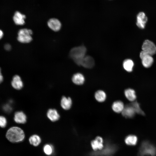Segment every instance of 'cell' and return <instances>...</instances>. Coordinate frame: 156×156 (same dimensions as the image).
<instances>
[{
  "mask_svg": "<svg viewBox=\"0 0 156 156\" xmlns=\"http://www.w3.org/2000/svg\"><path fill=\"white\" fill-rule=\"evenodd\" d=\"M6 136L10 142H17L22 141L24 139L25 135L23 131L21 128L13 127L8 129Z\"/></svg>",
  "mask_w": 156,
  "mask_h": 156,
  "instance_id": "cell-1",
  "label": "cell"
},
{
  "mask_svg": "<svg viewBox=\"0 0 156 156\" xmlns=\"http://www.w3.org/2000/svg\"><path fill=\"white\" fill-rule=\"evenodd\" d=\"M86 49L83 46L75 47L71 49L69 55L77 65H80L81 60L86 56Z\"/></svg>",
  "mask_w": 156,
  "mask_h": 156,
  "instance_id": "cell-2",
  "label": "cell"
},
{
  "mask_svg": "<svg viewBox=\"0 0 156 156\" xmlns=\"http://www.w3.org/2000/svg\"><path fill=\"white\" fill-rule=\"evenodd\" d=\"M156 154V148L153 145L147 142L142 143L139 149V156H154Z\"/></svg>",
  "mask_w": 156,
  "mask_h": 156,
  "instance_id": "cell-3",
  "label": "cell"
},
{
  "mask_svg": "<svg viewBox=\"0 0 156 156\" xmlns=\"http://www.w3.org/2000/svg\"><path fill=\"white\" fill-rule=\"evenodd\" d=\"M32 31L30 29L23 28L19 30L18 33L17 40L22 43H28L32 40Z\"/></svg>",
  "mask_w": 156,
  "mask_h": 156,
  "instance_id": "cell-4",
  "label": "cell"
},
{
  "mask_svg": "<svg viewBox=\"0 0 156 156\" xmlns=\"http://www.w3.org/2000/svg\"><path fill=\"white\" fill-rule=\"evenodd\" d=\"M115 150L114 146L108 144L101 150L93 152L92 155V156H110L114 153Z\"/></svg>",
  "mask_w": 156,
  "mask_h": 156,
  "instance_id": "cell-5",
  "label": "cell"
},
{
  "mask_svg": "<svg viewBox=\"0 0 156 156\" xmlns=\"http://www.w3.org/2000/svg\"><path fill=\"white\" fill-rule=\"evenodd\" d=\"M142 48V50L152 56L156 53V46L154 43L149 40L144 41Z\"/></svg>",
  "mask_w": 156,
  "mask_h": 156,
  "instance_id": "cell-6",
  "label": "cell"
},
{
  "mask_svg": "<svg viewBox=\"0 0 156 156\" xmlns=\"http://www.w3.org/2000/svg\"><path fill=\"white\" fill-rule=\"evenodd\" d=\"M140 56L142 64L144 67L148 68L151 66L154 61L152 55L142 50L140 53Z\"/></svg>",
  "mask_w": 156,
  "mask_h": 156,
  "instance_id": "cell-7",
  "label": "cell"
},
{
  "mask_svg": "<svg viewBox=\"0 0 156 156\" xmlns=\"http://www.w3.org/2000/svg\"><path fill=\"white\" fill-rule=\"evenodd\" d=\"M136 113L135 110L131 103L125 106L122 112V116L126 118L133 117Z\"/></svg>",
  "mask_w": 156,
  "mask_h": 156,
  "instance_id": "cell-8",
  "label": "cell"
},
{
  "mask_svg": "<svg viewBox=\"0 0 156 156\" xmlns=\"http://www.w3.org/2000/svg\"><path fill=\"white\" fill-rule=\"evenodd\" d=\"M48 27L54 31H57L61 29L62 24L61 22L56 18H51L47 22Z\"/></svg>",
  "mask_w": 156,
  "mask_h": 156,
  "instance_id": "cell-9",
  "label": "cell"
},
{
  "mask_svg": "<svg viewBox=\"0 0 156 156\" xmlns=\"http://www.w3.org/2000/svg\"><path fill=\"white\" fill-rule=\"evenodd\" d=\"M147 20V18L144 13L143 12H140L137 16V25L140 28L144 29Z\"/></svg>",
  "mask_w": 156,
  "mask_h": 156,
  "instance_id": "cell-10",
  "label": "cell"
},
{
  "mask_svg": "<svg viewBox=\"0 0 156 156\" xmlns=\"http://www.w3.org/2000/svg\"><path fill=\"white\" fill-rule=\"evenodd\" d=\"M94 64L93 58L89 56H85L81 60L80 65L86 68H91Z\"/></svg>",
  "mask_w": 156,
  "mask_h": 156,
  "instance_id": "cell-11",
  "label": "cell"
},
{
  "mask_svg": "<svg viewBox=\"0 0 156 156\" xmlns=\"http://www.w3.org/2000/svg\"><path fill=\"white\" fill-rule=\"evenodd\" d=\"M91 145L92 149L94 151L101 150L104 147L102 138L100 136H97L95 140L91 142Z\"/></svg>",
  "mask_w": 156,
  "mask_h": 156,
  "instance_id": "cell-12",
  "label": "cell"
},
{
  "mask_svg": "<svg viewBox=\"0 0 156 156\" xmlns=\"http://www.w3.org/2000/svg\"><path fill=\"white\" fill-rule=\"evenodd\" d=\"M26 16L20 12L16 11L13 17V20L15 23L17 25H23L25 23Z\"/></svg>",
  "mask_w": 156,
  "mask_h": 156,
  "instance_id": "cell-13",
  "label": "cell"
},
{
  "mask_svg": "<svg viewBox=\"0 0 156 156\" xmlns=\"http://www.w3.org/2000/svg\"><path fill=\"white\" fill-rule=\"evenodd\" d=\"M11 84L12 87L17 90L21 89L23 87V83L21 79L18 75H16L13 77Z\"/></svg>",
  "mask_w": 156,
  "mask_h": 156,
  "instance_id": "cell-14",
  "label": "cell"
},
{
  "mask_svg": "<svg viewBox=\"0 0 156 156\" xmlns=\"http://www.w3.org/2000/svg\"><path fill=\"white\" fill-rule=\"evenodd\" d=\"M14 118L16 123L24 124L27 121V118L26 115L23 112L20 111L15 113Z\"/></svg>",
  "mask_w": 156,
  "mask_h": 156,
  "instance_id": "cell-15",
  "label": "cell"
},
{
  "mask_svg": "<svg viewBox=\"0 0 156 156\" xmlns=\"http://www.w3.org/2000/svg\"><path fill=\"white\" fill-rule=\"evenodd\" d=\"M47 116L48 118L53 122L57 121L60 118V115L57 111L53 109H50L48 110Z\"/></svg>",
  "mask_w": 156,
  "mask_h": 156,
  "instance_id": "cell-16",
  "label": "cell"
},
{
  "mask_svg": "<svg viewBox=\"0 0 156 156\" xmlns=\"http://www.w3.org/2000/svg\"><path fill=\"white\" fill-rule=\"evenodd\" d=\"M60 104L62 107L64 109L68 110L71 108L72 106V100L69 97L63 96L62 98Z\"/></svg>",
  "mask_w": 156,
  "mask_h": 156,
  "instance_id": "cell-17",
  "label": "cell"
},
{
  "mask_svg": "<svg viewBox=\"0 0 156 156\" xmlns=\"http://www.w3.org/2000/svg\"><path fill=\"white\" fill-rule=\"evenodd\" d=\"M72 81L75 84L81 85L84 83L85 78L82 74L77 73L73 75L72 77Z\"/></svg>",
  "mask_w": 156,
  "mask_h": 156,
  "instance_id": "cell-18",
  "label": "cell"
},
{
  "mask_svg": "<svg viewBox=\"0 0 156 156\" xmlns=\"http://www.w3.org/2000/svg\"><path fill=\"white\" fill-rule=\"evenodd\" d=\"M123 103L121 101H117L114 102L112 105V108L115 112H122L124 108Z\"/></svg>",
  "mask_w": 156,
  "mask_h": 156,
  "instance_id": "cell-19",
  "label": "cell"
},
{
  "mask_svg": "<svg viewBox=\"0 0 156 156\" xmlns=\"http://www.w3.org/2000/svg\"><path fill=\"white\" fill-rule=\"evenodd\" d=\"M124 93L125 97L129 101L132 102L135 100L136 96L135 91L133 89H127L125 91Z\"/></svg>",
  "mask_w": 156,
  "mask_h": 156,
  "instance_id": "cell-20",
  "label": "cell"
},
{
  "mask_svg": "<svg viewBox=\"0 0 156 156\" xmlns=\"http://www.w3.org/2000/svg\"><path fill=\"white\" fill-rule=\"evenodd\" d=\"M94 96L96 101L100 102H102L105 100L106 95L104 91L100 90L97 91L95 92Z\"/></svg>",
  "mask_w": 156,
  "mask_h": 156,
  "instance_id": "cell-21",
  "label": "cell"
},
{
  "mask_svg": "<svg viewBox=\"0 0 156 156\" xmlns=\"http://www.w3.org/2000/svg\"><path fill=\"white\" fill-rule=\"evenodd\" d=\"M123 66L125 70L128 72H131L133 70L134 63L131 59H126L124 61Z\"/></svg>",
  "mask_w": 156,
  "mask_h": 156,
  "instance_id": "cell-22",
  "label": "cell"
},
{
  "mask_svg": "<svg viewBox=\"0 0 156 156\" xmlns=\"http://www.w3.org/2000/svg\"><path fill=\"white\" fill-rule=\"evenodd\" d=\"M138 141L137 137L134 135H130L125 139L126 144L129 145L133 146L136 144Z\"/></svg>",
  "mask_w": 156,
  "mask_h": 156,
  "instance_id": "cell-23",
  "label": "cell"
},
{
  "mask_svg": "<svg viewBox=\"0 0 156 156\" xmlns=\"http://www.w3.org/2000/svg\"><path fill=\"white\" fill-rule=\"evenodd\" d=\"M29 141L31 144L36 146L40 144L41 142V139L38 135H34L29 138Z\"/></svg>",
  "mask_w": 156,
  "mask_h": 156,
  "instance_id": "cell-24",
  "label": "cell"
},
{
  "mask_svg": "<svg viewBox=\"0 0 156 156\" xmlns=\"http://www.w3.org/2000/svg\"><path fill=\"white\" fill-rule=\"evenodd\" d=\"M131 104L134 108L136 113L142 115H144V112L141 109L139 104L137 101L132 102Z\"/></svg>",
  "mask_w": 156,
  "mask_h": 156,
  "instance_id": "cell-25",
  "label": "cell"
},
{
  "mask_svg": "<svg viewBox=\"0 0 156 156\" xmlns=\"http://www.w3.org/2000/svg\"><path fill=\"white\" fill-rule=\"evenodd\" d=\"M43 150L45 154L47 155H50L53 152V147L51 145L46 144L43 147Z\"/></svg>",
  "mask_w": 156,
  "mask_h": 156,
  "instance_id": "cell-26",
  "label": "cell"
},
{
  "mask_svg": "<svg viewBox=\"0 0 156 156\" xmlns=\"http://www.w3.org/2000/svg\"><path fill=\"white\" fill-rule=\"evenodd\" d=\"M7 124L6 118L3 116H0V127L3 128L5 127Z\"/></svg>",
  "mask_w": 156,
  "mask_h": 156,
  "instance_id": "cell-27",
  "label": "cell"
},
{
  "mask_svg": "<svg viewBox=\"0 0 156 156\" xmlns=\"http://www.w3.org/2000/svg\"><path fill=\"white\" fill-rule=\"evenodd\" d=\"M5 49L7 50H10L11 49V45L8 44H6L4 46Z\"/></svg>",
  "mask_w": 156,
  "mask_h": 156,
  "instance_id": "cell-28",
  "label": "cell"
},
{
  "mask_svg": "<svg viewBox=\"0 0 156 156\" xmlns=\"http://www.w3.org/2000/svg\"><path fill=\"white\" fill-rule=\"evenodd\" d=\"M3 80V77L1 73V69L0 68V83L2 82Z\"/></svg>",
  "mask_w": 156,
  "mask_h": 156,
  "instance_id": "cell-29",
  "label": "cell"
},
{
  "mask_svg": "<svg viewBox=\"0 0 156 156\" xmlns=\"http://www.w3.org/2000/svg\"><path fill=\"white\" fill-rule=\"evenodd\" d=\"M3 31L0 29V39H1L3 37Z\"/></svg>",
  "mask_w": 156,
  "mask_h": 156,
  "instance_id": "cell-30",
  "label": "cell"
}]
</instances>
